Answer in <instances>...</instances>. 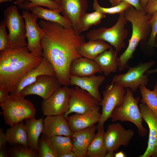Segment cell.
I'll list each match as a JSON object with an SVG mask.
<instances>
[{
  "instance_id": "35",
  "label": "cell",
  "mask_w": 157,
  "mask_h": 157,
  "mask_svg": "<svg viewBox=\"0 0 157 157\" xmlns=\"http://www.w3.org/2000/svg\"><path fill=\"white\" fill-rule=\"evenodd\" d=\"M12 157H37L38 153L29 147L20 144L11 148L9 151Z\"/></svg>"
},
{
  "instance_id": "45",
  "label": "cell",
  "mask_w": 157,
  "mask_h": 157,
  "mask_svg": "<svg viewBox=\"0 0 157 157\" xmlns=\"http://www.w3.org/2000/svg\"><path fill=\"white\" fill-rule=\"evenodd\" d=\"M126 156V155L122 151H120L116 153L114 155L115 157H125Z\"/></svg>"
},
{
  "instance_id": "43",
  "label": "cell",
  "mask_w": 157,
  "mask_h": 157,
  "mask_svg": "<svg viewBox=\"0 0 157 157\" xmlns=\"http://www.w3.org/2000/svg\"><path fill=\"white\" fill-rule=\"evenodd\" d=\"M154 47L157 48V37L155 40ZM156 72H157V68L154 69L148 70L146 72L145 74L147 75H148Z\"/></svg>"
},
{
  "instance_id": "24",
  "label": "cell",
  "mask_w": 157,
  "mask_h": 157,
  "mask_svg": "<svg viewBox=\"0 0 157 157\" xmlns=\"http://www.w3.org/2000/svg\"><path fill=\"white\" fill-rule=\"evenodd\" d=\"M24 120L28 147L38 153L39 137L43 129V118H30Z\"/></svg>"
},
{
  "instance_id": "29",
  "label": "cell",
  "mask_w": 157,
  "mask_h": 157,
  "mask_svg": "<svg viewBox=\"0 0 157 157\" xmlns=\"http://www.w3.org/2000/svg\"><path fill=\"white\" fill-rule=\"evenodd\" d=\"M48 139L54 151L58 155V157L59 156L73 151V142L71 136L58 135Z\"/></svg>"
},
{
  "instance_id": "36",
  "label": "cell",
  "mask_w": 157,
  "mask_h": 157,
  "mask_svg": "<svg viewBox=\"0 0 157 157\" xmlns=\"http://www.w3.org/2000/svg\"><path fill=\"white\" fill-rule=\"evenodd\" d=\"M151 27V33L146 44L149 47H154L155 40L157 35V10L152 15L149 22Z\"/></svg>"
},
{
  "instance_id": "21",
  "label": "cell",
  "mask_w": 157,
  "mask_h": 157,
  "mask_svg": "<svg viewBox=\"0 0 157 157\" xmlns=\"http://www.w3.org/2000/svg\"><path fill=\"white\" fill-rule=\"evenodd\" d=\"M97 127L95 125L85 129L73 132L71 135L73 151L77 157L87 156L88 147L95 135Z\"/></svg>"
},
{
  "instance_id": "41",
  "label": "cell",
  "mask_w": 157,
  "mask_h": 157,
  "mask_svg": "<svg viewBox=\"0 0 157 157\" xmlns=\"http://www.w3.org/2000/svg\"><path fill=\"white\" fill-rule=\"evenodd\" d=\"M8 142V139L6 133L3 131L2 128L0 129V148L6 146Z\"/></svg>"
},
{
  "instance_id": "37",
  "label": "cell",
  "mask_w": 157,
  "mask_h": 157,
  "mask_svg": "<svg viewBox=\"0 0 157 157\" xmlns=\"http://www.w3.org/2000/svg\"><path fill=\"white\" fill-rule=\"evenodd\" d=\"M6 25L3 19L0 23V52L8 51V34L6 31Z\"/></svg>"
},
{
  "instance_id": "33",
  "label": "cell",
  "mask_w": 157,
  "mask_h": 157,
  "mask_svg": "<svg viewBox=\"0 0 157 157\" xmlns=\"http://www.w3.org/2000/svg\"><path fill=\"white\" fill-rule=\"evenodd\" d=\"M133 6L130 4L124 1L119 4L111 7L105 8L101 6L99 4L97 0H94L93 9L94 10H97L105 14H119L129 8Z\"/></svg>"
},
{
  "instance_id": "19",
  "label": "cell",
  "mask_w": 157,
  "mask_h": 157,
  "mask_svg": "<svg viewBox=\"0 0 157 157\" xmlns=\"http://www.w3.org/2000/svg\"><path fill=\"white\" fill-rule=\"evenodd\" d=\"M42 75L55 76L53 66L49 61L43 57L37 67L28 71L19 81L16 85L15 92L20 93L25 87L33 83L38 77Z\"/></svg>"
},
{
  "instance_id": "38",
  "label": "cell",
  "mask_w": 157,
  "mask_h": 157,
  "mask_svg": "<svg viewBox=\"0 0 157 157\" xmlns=\"http://www.w3.org/2000/svg\"><path fill=\"white\" fill-rule=\"evenodd\" d=\"M111 6H115L119 4L122 1L127 2L131 4L138 11H142L144 10L142 7L140 0H109Z\"/></svg>"
},
{
  "instance_id": "34",
  "label": "cell",
  "mask_w": 157,
  "mask_h": 157,
  "mask_svg": "<svg viewBox=\"0 0 157 157\" xmlns=\"http://www.w3.org/2000/svg\"><path fill=\"white\" fill-rule=\"evenodd\" d=\"M38 157H58V155L54 151L47 138L42 135L38 143Z\"/></svg>"
},
{
  "instance_id": "47",
  "label": "cell",
  "mask_w": 157,
  "mask_h": 157,
  "mask_svg": "<svg viewBox=\"0 0 157 157\" xmlns=\"http://www.w3.org/2000/svg\"><path fill=\"white\" fill-rule=\"evenodd\" d=\"M115 154L114 152H107L104 157H113Z\"/></svg>"
},
{
  "instance_id": "2",
  "label": "cell",
  "mask_w": 157,
  "mask_h": 157,
  "mask_svg": "<svg viewBox=\"0 0 157 157\" xmlns=\"http://www.w3.org/2000/svg\"><path fill=\"white\" fill-rule=\"evenodd\" d=\"M42 57L24 47L0 53V86L15 92L17 83L29 70L37 67Z\"/></svg>"
},
{
  "instance_id": "39",
  "label": "cell",
  "mask_w": 157,
  "mask_h": 157,
  "mask_svg": "<svg viewBox=\"0 0 157 157\" xmlns=\"http://www.w3.org/2000/svg\"><path fill=\"white\" fill-rule=\"evenodd\" d=\"M157 10V0L149 3L144 9V11L147 14L152 15Z\"/></svg>"
},
{
  "instance_id": "16",
  "label": "cell",
  "mask_w": 157,
  "mask_h": 157,
  "mask_svg": "<svg viewBox=\"0 0 157 157\" xmlns=\"http://www.w3.org/2000/svg\"><path fill=\"white\" fill-rule=\"evenodd\" d=\"M60 9L63 16L72 24L74 29L79 34L80 19L88 7V0H60Z\"/></svg>"
},
{
  "instance_id": "46",
  "label": "cell",
  "mask_w": 157,
  "mask_h": 157,
  "mask_svg": "<svg viewBox=\"0 0 157 157\" xmlns=\"http://www.w3.org/2000/svg\"><path fill=\"white\" fill-rule=\"evenodd\" d=\"M141 3L142 7L144 9L149 3V0H140Z\"/></svg>"
},
{
  "instance_id": "32",
  "label": "cell",
  "mask_w": 157,
  "mask_h": 157,
  "mask_svg": "<svg viewBox=\"0 0 157 157\" xmlns=\"http://www.w3.org/2000/svg\"><path fill=\"white\" fill-rule=\"evenodd\" d=\"M105 14L97 11L93 12L84 13L81 16L80 22V33L88 30L93 25L99 24L101 20L105 17Z\"/></svg>"
},
{
  "instance_id": "48",
  "label": "cell",
  "mask_w": 157,
  "mask_h": 157,
  "mask_svg": "<svg viewBox=\"0 0 157 157\" xmlns=\"http://www.w3.org/2000/svg\"><path fill=\"white\" fill-rule=\"evenodd\" d=\"M13 0H0V3H1L2 2H7L8 1H12Z\"/></svg>"
},
{
  "instance_id": "13",
  "label": "cell",
  "mask_w": 157,
  "mask_h": 157,
  "mask_svg": "<svg viewBox=\"0 0 157 157\" xmlns=\"http://www.w3.org/2000/svg\"><path fill=\"white\" fill-rule=\"evenodd\" d=\"M62 85L55 76L42 75L33 83L25 87L20 94L23 96L34 94L45 100L50 97Z\"/></svg>"
},
{
  "instance_id": "30",
  "label": "cell",
  "mask_w": 157,
  "mask_h": 157,
  "mask_svg": "<svg viewBox=\"0 0 157 157\" xmlns=\"http://www.w3.org/2000/svg\"><path fill=\"white\" fill-rule=\"evenodd\" d=\"M14 3L21 8L27 11L33 7L42 6L51 10L61 12L60 5L53 0H16Z\"/></svg>"
},
{
  "instance_id": "22",
  "label": "cell",
  "mask_w": 157,
  "mask_h": 157,
  "mask_svg": "<svg viewBox=\"0 0 157 157\" xmlns=\"http://www.w3.org/2000/svg\"><path fill=\"white\" fill-rule=\"evenodd\" d=\"M70 75L79 77L88 76L97 73H101L102 70L94 60L81 57L74 60L70 67Z\"/></svg>"
},
{
  "instance_id": "50",
  "label": "cell",
  "mask_w": 157,
  "mask_h": 157,
  "mask_svg": "<svg viewBox=\"0 0 157 157\" xmlns=\"http://www.w3.org/2000/svg\"><path fill=\"white\" fill-rule=\"evenodd\" d=\"M155 0H149V3H150V2H152V1H155Z\"/></svg>"
},
{
  "instance_id": "8",
  "label": "cell",
  "mask_w": 157,
  "mask_h": 157,
  "mask_svg": "<svg viewBox=\"0 0 157 157\" xmlns=\"http://www.w3.org/2000/svg\"><path fill=\"white\" fill-rule=\"evenodd\" d=\"M155 63L154 61L144 63H141L137 65L129 67V69L125 74L115 76L110 84L117 83L124 88H129L133 92H135L140 86H146L148 79L146 72Z\"/></svg>"
},
{
  "instance_id": "51",
  "label": "cell",
  "mask_w": 157,
  "mask_h": 157,
  "mask_svg": "<svg viewBox=\"0 0 157 157\" xmlns=\"http://www.w3.org/2000/svg\"></svg>"
},
{
  "instance_id": "14",
  "label": "cell",
  "mask_w": 157,
  "mask_h": 157,
  "mask_svg": "<svg viewBox=\"0 0 157 157\" xmlns=\"http://www.w3.org/2000/svg\"><path fill=\"white\" fill-rule=\"evenodd\" d=\"M70 98L68 111L65 117L74 113L83 114L99 105V102L90 94L78 86L70 88Z\"/></svg>"
},
{
  "instance_id": "3",
  "label": "cell",
  "mask_w": 157,
  "mask_h": 157,
  "mask_svg": "<svg viewBox=\"0 0 157 157\" xmlns=\"http://www.w3.org/2000/svg\"><path fill=\"white\" fill-rule=\"evenodd\" d=\"M124 15L127 21L131 24L132 33L127 47L118 60V69L120 71L129 67V61L133 57L139 43L149 38L151 30L149 22L152 15L144 10L138 11L133 6L126 10Z\"/></svg>"
},
{
  "instance_id": "23",
  "label": "cell",
  "mask_w": 157,
  "mask_h": 157,
  "mask_svg": "<svg viewBox=\"0 0 157 157\" xmlns=\"http://www.w3.org/2000/svg\"><path fill=\"white\" fill-rule=\"evenodd\" d=\"M118 52L112 47L99 55L94 60L101 69L105 76L115 72L118 68Z\"/></svg>"
},
{
  "instance_id": "20",
  "label": "cell",
  "mask_w": 157,
  "mask_h": 157,
  "mask_svg": "<svg viewBox=\"0 0 157 157\" xmlns=\"http://www.w3.org/2000/svg\"><path fill=\"white\" fill-rule=\"evenodd\" d=\"M105 79V76L102 75H94L85 77L70 75L69 84L78 86L86 91L99 103L102 99L99 92V87Z\"/></svg>"
},
{
  "instance_id": "25",
  "label": "cell",
  "mask_w": 157,
  "mask_h": 157,
  "mask_svg": "<svg viewBox=\"0 0 157 157\" xmlns=\"http://www.w3.org/2000/svg\"><path fill=\"white\" fill-rule=\"evenodd\" d=\"M111 47L103 40H89L82 44L78 47V51L81 56L94 60L99 55Z\"/></svg>"
},
{
  "instance_id": "31",
  "label": "cell",
  "mask_w": 157,
  "mask_h": 157,
  "mask_svg": "<svg viewBox=\"0 0 157 157\" xmlns=\"http://www.w3.org/2000/svg\"><path fill=\"white\" fill-rule=\"evenodd\" d=\"M139 89L142 99V103L145 104L156 115H157V82L154 86L153 90L147 88L146 86L141 85Z\"/></svg>"
},
{
  "instance_id": "44",
  "label": "cell",
  "mask_w": 157,
  "mask_h": 157,
  "mask_svg": "<svg viewBox=\"0 0 157 157\" xmlns=\"http://www.w3.org/2000/svg\"><path fill=\"white\" fill-rule=\"evenodd\" d=\"M58 157H77L73 151H71L66 154L59 156Z\"/></svg>"
},
{
  "instance_id": "17",
  "label": "cell",
  "mask_w": 157,
  "mask_h": 157,
  "mask_svg": "<svg viewBox=\"0 0 157 157\" xmlns=\"http://www.w3.org/2000/svg\"><path fill=\"white\" fill-rule=\"evenodd\" d=\"M43 123L42 134L48 139L58 135L71 136L73 133L64 114L46 116Z\"/></svg>"
},
{
  "instance_id": "18",
  "label": "cell",
  "mask_w": 157,
  "mask_h": 157,
  "mask_svg": "<svg viewBox=\"0 0 157 157\" xmlns=\"http://www.w3.org/2000/svg\"><path fill=\"white\" fill-rule=\"evenodd\" d=\"M99 105L83 114L75 113L66 118L71 131L73 132L84 129L95 125L100 120L101 114L99 112Z\"/></svg>"
},
{
  "instance_id": "49",
  "label": "cell",
  "mask_w": 157,
  "mask_h": 157,
  "mask_svg": "<svg viewBox=\"0 0 157 157\" xmlns=\"http://www.w3.org/2000/svg\"><path fill=\"white\" fill-rule=\"evenodd\" d=\"M56 2H57L59 4H60L61 3V1L60 0H53Z\"/></svg>"
},
{
  "instance_id": "27",
  "label": "cell",
  "mask_w": 157,
  "mask_h": 157,
  "mask_svg": "<svg viewBox=\"0 0 157 157\" xmlns=\"http://www.w3.org/2000/svg\"><path fill=\"white\" fill-rule=\"evenodd\" d=\"M8 142L29 147L27 133L23 121L7 129L6 131Z\"/></svg>"
},
{
  "instance_id": "10",
  "label": "cell",
  "mask_w": 157,
  "mask_h": 157,
  "mask_svg": "<svg viewBox=\"0 0 157 157\" xmlns=\"http://www.w3.org/2000/svg\"><path fill=\"white\" fill-rule=\"evenodd\" d=\"M22 16L24 20L26 36L28 41L26 48L35 55L42 57L41 41L44 33L37 23L39 17L35 14L26 10L23 11Z\"/></svg>"
},
{
  "instance_id": "26",
  "label": "cell",
  "mask_w": 157,
  "mask_h": 157,
  "mask_svg": "<svg viewBox=\"0 0 157 157\" xmlns=\"http://www.w3.org/2000/svg\"><path fill=\"white\" fill-rule=\"evenodd\" d=\"M30 10L39 18L47 21L58 23L66 28H72L69 21L64 17L60 15V13L61 12L60 11L44 9L40 6L33 7Z\"/></svg>"
},
{
  "instance_id": "7",
  "label": "cell",
  "mask_w": 157,
  "mask_h": 157,
  "mask_svg": "<svg viewBox=\"0 0 157 157\" xmlns=\"http://www.w3.org/2000/svg\"><path fill=\"white\" fill-rule=\"evenodd\" d=\"M22 15L16 6H10L5 10L3 21L8 28V51L26 47L25 24Z\"/></svg>"
},
{
  "instance_id": "28",
  "label": "cell",
  "mask_w": 157,
  "mask_h": 157,
  "mask_svg": "<svg viewBox=\"0 0 157 157\" xmlns=\"http://www.w3.org/2000/svg\"><path fill=\"white\" fill-rule=\"evenodd\" d=\"M104 126L97 129L88 149L87 156L88 157H104L107 151L104 142Z\"/></svg>"
},
{
  "instance_id": "11",
  "label": "cell",
  "mask_w": 157,
  "mask_h": 157,
  "mask_svg": "<svg viewBox=\"0 0 157 157\" xmlns=\"http://www.w3.org/2000/svg\"><path fill=\"white\" fill-rule=\"evenodd\" d=\"M70 88L63 86L57 89L47 99L41 102V110L44 115L65 114L69 107Z\"/></svg>"
},
{
  "instance_id": "6",
  "label": "cell",
  "mask_w": 157,
  "mask_h": 157,
  "mask_svg": "<svg viewBox=\"0 0 157 157\" xmlns=\"http://www.w3.org/2000/svg\"><path fill=\"white\" fill-rule=\"evenodd\" d=\"M119 14L118 20L112 27L107 28L102 27L94 29L87 33L86 37L89 40H102L113 46L118 52L126 46L124 40L128 34L125 28L127 21L124 12Z\"/></svg>"
},
{
  "instance_id": "40",
  "label": "cell",
  "mask_w": 157,
  "mask_h": 157,
  "mask_svg": "<svg viewBox=\"0 0 157 157\" xmlns=\"http://www.w3.org/2000/svg\"><path fill=\"white\" fill-rule=\"evenodd\" d=\"M10 92L2 87L0 86V105L5 102L9 98Z\"/></svg>"
},
{
  "instance_id": "5",
  "label": "cell",
  "mask_w": 157,
  "mask_h": 157,
  "mask_svg": "<svg viewBox=\"0 0 157 157\" xmlns=\"http://www.w3.org/2000/svg\"><path fill=\"white\" fill-rule=\"evenodd\" d=\"M140 100L138 97H134L133 92L130 89L127 88L123 103L114 108L110 118L112 122L119 121L132 123L138 129L139 135L144 137L147 135L148 131L142 125L144 119L138 105Z\"/></svg>"
},
{
  "instance_id": "15",
  "label": "cell",
  "mask_w": 157,
  "mask_h": 157,
  "mask_svg": "<svg viewBox=\"0 0 157 157\" xmlns=\"http://www.w3.org/2000/svg\"><path fill=\"white\" fill-rule=\"evenodd\" d=\"M139 108L144 120L147 124L149 133L147 147L144 152L139 157H157V115L144 104Z\"/></svg>"
},
{
  "instance_id": "4",
  "label": "cell",
  "mask_w": 157,
  "mask_h": 157,
  "mask_svg": "<svg viewBox=\"0 0 157 157\" xmlns=\"http://www.w3.org/2000/svg\"><path fill=\"white\" fill-rule=\"evenodd\" d=\"M20 93H10L7 100L0 105L5 123L14 126L25 119L35 117L36 109L34 104Z\"/></svg>"
},
{
  "instance_id": "9",
  "label": "cell",
  "mask_w": 157,
  "mask_h": 157,
  "mask_svg": "<svg viewBox=\"0 0 157 157\" xmlns=\"http://www.w3.org/2000/svg\"><path fill=\"white\" fill-rule=\"evenodd\" d=\"M126 92L125 88L117 83L110 84L106 86L103 92V98L99 104L102 109L101 118L97 127V129L104 126L105 122L110 118L114 108L122 104Z\"/></svg>"
},
{
  "instance_id": "1",
  "label": "cell",
  "mask_w": 157,
  "mask_h": 157,
  "mask_svg": "<svg viewBox=\"0 0 157 157\" xmlns=\"http://www.w3.org/2000/svg\"><path fill=\"white\" fill-rule=\"evenodd\" d=\"M38 24L44 32L41 44L42 56L53 66L55 77L62 85L69 84L70 69L72 61L81 57L78 47L85 42V37L72 28L67 29L54 22L41 19Z\"/></svg>"
},
{
  "instance_id": "42",
  "label": "cell",
  "mask_w": 157,
  "mask_h": 157,
  "mask_svg": "<svg viewBox=\"0 0 157 157\" xmlns=\"http://www.w3.org/2000/svg\"><path fill=\"white\" fill-rule=\"evenodd\" d=\"M10 154L8 153L6 146H3L0 148V157H8Z\"/></svg>"
},
{
  "instance_id": "12",
  "label": "cell",
  "mask_w": 157,
  "mask_h": 157,
  "mask_svg": "<svg viewBox=\"0 0 157 157\" xmlns=\"http://www.w3.org/2000/svg\"><path fill=\"white\" fill-rule=\"evenodd\" d=\"M134 135L133 130L125 129L119 123L109 125L104 134V142L107 152H114L121 146L127 147Z\"/></svg>"
}]
</instances>
